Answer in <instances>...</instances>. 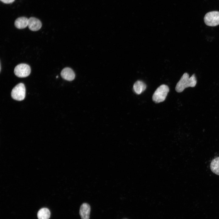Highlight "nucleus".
<instances>
[{"instance_id": "obj_12", "label": "nucleus", "mask_w": 219, "mask_h": 219, "mask_svg": "<svg viewBox=\"0 0 219 219\" xmlns=\"http://www.w3.org/2000/svg\"><path fill=\"white\" fill-rule=\"evenodd\" d=\"M211 171L215 174L219 175V157L213 159L210 164Z\"/></svg>"}, {"instance_id": "obj_13", "label": "nucleus", "mask_w": 219, "mask_h": 219, "mask_svg": "<svg viewBox=\"0 0 219 219\" xmlns=\"http://www.w3.org/2000/svg\"><path fill=\"white\" fill-rule=\"evenodd\" d=\"M1 1L4 3L9 4L13 2L15 0H1Z\"/></svg>"}, {"instance_id": "obj_3", "label": "nucleus", "mask_w": 219, "mask_h": 219, "mask_svg": "<svg viewBox=\"0 0 219 219\" xmlns=\"http://www.w3.org/2000/svg\"><path fill=\"white\" fill-rule=\"evenodd\" d=\"M205 24L209 26H215L219 25V12L213 11L207 13L204 18Z\"/></svg>"}, {"instance_id": "obj_11", "label": "nucleus", "mask_w": 219, "mask_h": 219, "mask_svg": "<svg viewBox=\"0 0 219 219\" xmlns=\"http://www.w3.org/2000/svg\"><path fill=\"white\" fill-rule=\"evenodd\" d=\"M49 210L46 208L40 209L37 213V216L38 219H49L50 216Z\"/></svg>"}, {"instance_id": "obj_5", "label": "nucleus", "mask_w": 219, "mask_h": 219, "mask_svg": "<svg viewBox=\"0 0 219 219\" xmlns=\"http://www.w3.org/2000/svg\"><path fill=\"white\" fill-rule=\"evenodd\" d=\"M31 72V68L29 65L26 64H20L15 68L14 73L18 77L25 78L28 76Z\"/></svg>"}, {"instance_id": "obj_1", "label": "nucleus", "mask_w": 219, "mask_h": 219, "mask_svg": "<svg viewBox=\"0 0 219 219\" xmlns=\"http://www.w3.org/2000/svg\"><path fill=\"white\" fill-rule=\"evenodd\" d=\"M197 81L195 75L193 74L190 77L187 73H185L177 82L175 87L176 91L178 92H182L188 87H194L196 84Z\"/></svg>"}, {"instance_id": "obj_6", "label": "nucleus", "mask_w": 219, "mask_h": 219, "mask_svg": "<svg viewBox=\"0 0 219 219\" xmlns=\"http://www.w3.org/2000/svg\"><path fill=\"white\" fill-rule=\"evenodd\" d=\"M28 26L30 30L32 31H36L41 28L42 23L38 19L31 17L28 19Z\"/></svg>"}, {"instance_id": "obj_2", "label": "nucleus", "mask_w": 219, "mask_h": 219, "mask_svg": "<svg viewBox=\"0 0 219 219\" xmlns=\"http://www.w3.org/2000/svg\"><path fill=\"white\" fill-rule=\"evenodd\" d=\"M166 85L163 84L158 87L154 92L152 97L153 101L156 103L164 101L169 91Z\"/></svg>"}, {"instance_id": "obj_8", "label": "nucleus", "mask_w": 219, "mask_h": 219, "mask_svg": "<svg viewBox=\"0 0 219 219\" xmlns=\"http://www.w3.org/2000/svg\"><path fill=\"white\" fill-rule=\"evenodd\" d=\"M90 207L87 203H83L80 206L79 214L82 219H89Z\"/></svg>"}, {"instance_id": "obj_10", "label": "nucleus", "mask_w": 219, "mask_h": 219, "mask_svg": "<svg viewBox=\"0 0 219 219\" xmlns=\"http://www.w3.org/2000/svg\"><path fill=\"white\" fill-rule=\"evenodd\" d=\"M28 20L26 17H19L15 21V26L19 29H24L28 26Z\"/></svg>"}, {"instance_id": "obj_7", "label": "nucleus", "mask_w": 219, "mask_h": 219, "mask_svg": "<svg viewBox=\"0 0 219 219\" xmlns=\"http://www.w3.org/2000/svg\"><path fill=\"white\" fill-rule=\"evenodd\" d=\"M61 75V77L64 79L71 81L74 79L75 75L74 71L69 68H64L62 70Z\"/></svg>"}, {"instance_id": "obj_4", "label": "nucleus", "mask_w": 219, "mask_h": 219, "mask_svg": "<svg viewBox=\"0 0 219 219\" xmlns=\"http://www.w3.org/2000/svg\"><path fill=\"white\" fill-rule=\"evenodd\" d=\"M25 93L26 89L24 84L23 83H20L12 89L11 95L13 99L20 101L25 98Z\"/></svg>"}, {"instance_id": "obj_9", "label": "nucleus", "mask_w": 219, "mask_h": 219, "mask_svg": "<svg viewBox=\"0 0 219 219\" xmlns=\"http://www.w3.org/2000/svg\"><path fill=\"white\" fill-rule=\"evenodd\" d=\"M146 88V84L142 81L137 80L133 85V89L134 92L137 94H140L144 92Z\"/></svg>"}]
</instances>
